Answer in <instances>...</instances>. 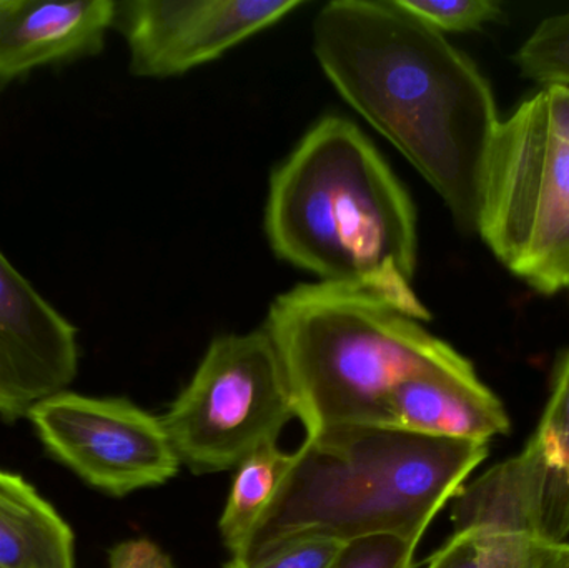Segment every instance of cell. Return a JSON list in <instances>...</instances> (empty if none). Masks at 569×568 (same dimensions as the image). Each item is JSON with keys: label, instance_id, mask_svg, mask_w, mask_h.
Masks as SVG:
<instances>
[{"label": "cell", "instance_id": "24", "mask_svg": "<svg viewBox=\"0 0 569 568\" xmlns=\"http://www.w3.org/2000/svg\"><path fill=\"white\" fill-rule=\"evenodd\" d=\"M0 568H2V567H0Z\"/></svg>", "mask_w": 569, "mask_h": 568}, {"label": "cell", "instance_id": "14", "mask_svg": "<svg viewBox=\"0 0 569 568\" xmlns=\"http://www.w3.org/2000/svg\"><path fill=\"white\" fill-rule=\"evenodd\" d=\"M291 466L293 454L283 452L277 444H269L237 467L232 490L219 522L220 536L232 557H239L249 542Z\"/></svg>", "mask_w": 569, "mask_h": 568}, {"label": "cell", "instance_id": "11", "mask_svg": "<svg viewBox=\"0 0 569 568\" xmlns=\"http://www.w3.org/2000/svg\"><path fill=\"white\" fill-rule=\"evenodd\" d=\"M116 20L112 0H3L0 80L9 82L40 67L97 56Z\"/></svg>", "mask_w": 569, "mask_h": 568}, {"label": "cell", "instance_id": "21", "mask_svg": "<svg viewBox=\"0 0 569 568\" xmlns=\"http://www.w3.org/2000/svg\"><path fill=\"white\" fill-rule=\"evenodd\" d=\"M427 568H480V546L473 532H453L428 559Z\"/></svg>", "mask_w": 569, "mask_h": 568}, {"label": "cell", "instance_id": "2", "mask_svg": "<svg viewBox=\"0 0 569 568\" xmlns=\"http://www.w3.org/2000/svg\"><path fill=\"white\" fill-rule=\"evenodd\" d=\"M273 253L318 282L357 290L411 319H431L413 287L417 209L357 123L325 116L270 177Z\"/></svg>", "mask_w": 569, "mask_h": 568}, {"label": "cell", "instance_id": "20", "mask_svg": "<svg viewBox=\"0 0 569 568\" xmlns=\"http://www.w3.org/2000/svg\"><path fill=\"white\" fill-rule=\"evenodd\" d=\"M345 542L310 536L290 540L250 564L230 560L226 568H331Z\"/></svg>", "mask_w": 569, "mask_h": 568}, {"label": "cell", "instance_id": "4", "mask_svg": "<svg viewBox=\"0 0 569 568\" xmlns=\"http://www.w3.org/2000/svg\"><path fill=\"white\" fill-rule=\"evenodd\" d=\"M263 329L282 360L307 436L390 427L395 389L427 372H477L450 343L383 300L327 283L280 293Z\"/></svg>", "mask_w": 569, "mask_h": 568}, {"label": "cell", "instance_id": "19", "mask_svg": "<svg viewBox=\"0 0 569 568\" xmlns=\"http://www.w3.org/2000/svg\"><path fill=\"white\" fill-rule=\"evenodd\" d=\"M418 544L397 536H371L345 542L331 568H413Z\"/></svg>", "mask_w": 569, "mask_h": 568}, {"label": "cell", "instance_id": "13", "mask_svg": "<svg viewBox=\"0 0 569 568\" xmlns=\"http://www.w3.org/2000/svg\"><path fill=\"white\" fill-rule=\"evenodd\" d=\"M0 567L73 568V534L22 477L0 470Z\"/></svg>", "mask_w": 569, "mask_h": 568}, {"label": "cell", "instance_id": "17", "mask_svg": "<svg viewBox=\"0 0 569 568\" xmlns=\"http://www.w3.org/2000/svg\"><path fill=\"white\" fill-rule=\"evenodd\" d=\"M528 444L548 467L569 476V352L558 370L537 432Z\"/></svg>", "mask_w": 569, "mask_h": 568}, {"label": "cell", "instance_id": "12", "mask_svg": "<svg viewBox=\"0 0 569 568\" xmlns=\"http://www.w3.org/2000/svg\"><path fill=\"white\" fill-rule=\"evenodd\" d=\"M390 427L438 439L490 444L507 436L511 422L503 402L477 372H427L395 389Z\"/></svg>", "mask_w": 569, "mask_h": 568}, {"label": "cell", "instance_id": "15", "mask_svg": "<svg viewBox=\"0 0 569 568\" xmlns=\"http://www.w3.org/2000/svg\"><path fill=\"white\" fill-rule=\"evenodd\" d=\"M515 62L541 86L569 87V9L541 20L515 53Z\"/></svg>", "mask_w": 569, "mask_h": 568}, {"label": "cell", "instance_id": "7", "mask_svg": "<svg viewBox=\"0 0 569 568\" xmlns=\"http://www.w3.org/2000/svg\"><path fill=\"white\" fill-rule=\"evenodd\" d=\"M47 449L110 496L162 486L180 464L159 417L127 399H97L63 392L27 413Z\"/></svg>", "mask_w": 569, "mask_h": 568}, {"label": "cell", "instance_id": "23", "mask_svg": "<svg viewBox=\"0 0 569 568\" xmlns=\"http://www.w3.org/2000/svg\"><path fill=\"white\" fill-rule=\"evenodd\" d=\"M567 290H568V292H569V286H568V289H567Z\"/></svg>", "mask_w": 569, "mask_h": 568}, {"label": "cell", "instance_id": "1", "mask_svg": "<svg viewBox=\"0 0 569 568\" xmlns=\"http://www.w3.org/2000/svg\"><path fill=\"white\" fill-rule=\"evenodd\" d=\"M311 37L341 99L433 187L460 230L477 233L501 119L473 60L397 0L325 3Z\"/></svg>", "mask_w": 569, "mask_h": 568}, {"label": "cell", "instance_id": "18", "mask_svg": "<svg viewBox=\"0 0 569 568\" xmlns=\"http://www.w3.org/2000/svg\"><path fill=\"white\" fill-rule=\"evenodd\" d=\"M401 9L440 33L471 32L503 17L495 0H397Z\"/></svg>", "mask_w": 569, "mask_h": 568}, {"label": "cell", "instance_id": "8", "mask_svg": "<svg viewBox=\"0 0 569 568\" xmlns=\"http://www.w3.org/2000/svg\"><path fill=\"white\" fill-rule=\"evenodd\" d=\"M300 7L297 0H132L117 2L116 26L130 73L172 79L220 59Z\"/></svg>", "mask_w": 569, "mask_h": 568}, {"label": "cell", "instance_id": "3", "mask_svg": "<svg viewBox=\"0 0 569 568\" xmlns=\"http://www.w3.org/2000/svg\"><path fill=\"white\" fill-rule=\"evenodd\" d=\"M488 454V444L388 426L310 434L293 452V466L272 506L232 560L250 564L310 536L341 542L397 536L420 544L438 512L458 496Z\"/></svg>", "mask_w": 569, "mask_h": 568}, {"label": "cell", "instance_id": "5", "mask_svg": "<svg viewBox=\"0 0 569 568\" xmlns=\"http://www.w3.org/2000/svg\"><path fill=\"white\" fill-rule=\"evenodd\" d=\"M477 233L538 292L568 289V86H541L501 120L488 153Z\"/></svg>", "mask_w": 569, "mask_h": 568}, {"label": "cell", "instance_id": "9", "mask_svg": "<svg viewBox=\"0 0 569 568\" xmlns=\"http://www.w3.org/2000/svg\"><path fill=\"white\" fill-rule=\"evenodd\" d=\"M79 370L77 329L0 250V416L17 420Z\"/></svg>", "mask_w": 569, "mask_h": 568}, {"label": "cell", "instance_id": "6", "mask_svg": "<svg viewBox=\"0 0 569 568\" xmlns=\"http://www.w3.org/2000/svg\"><path fill=\"white\" fill-rule=\"evenodd\" d=\"M295 417L282 360L262 327L217 337L160 420L180 464L212 474L237 469L260 447L277 444Z\"/></svg>", "mask_w": 569, "mask_h": 568}, {"label": "cell", "instance_id": "16", "mask_svg": "<svg viewBox=\"0 0 569 568\" xmlns=\"http://www.w3.org/2000/svg\"><path fill=\"white\" fill-rule=\"evenodd\" d=\"M473 534L480 546V568H569V542L518 530Z\"/></svg>", "mask_w": 569, "mask_h": 568}, {"label": "cell", "instance_id": "22", "mask_svg": "<svg viewBox=\"0 0 569 568\" xmlns=\"http://www.w3.org/2000/svg\"><path fill=\"white\" fill-rule=\"evenodd\" d=\"M3 0H0V9H2Z\"/></svg>", "mask_w": 569, "mask_h": 568}, {"label": "cell", "instance_id": "10", "mask_svg": "<svg viewBox=\"0 0 569 568\" xmlns=\"http://www.w3.org/2000/svg\"><path fill=\"white\" fill-rule=\"evenodd\" d=\"M455 532L518 530L551 542H568L569 476L551 469L527 444L453 499Z\"/></svg>", "mask_w": 569, "mask_h": 568}]
</instances>
